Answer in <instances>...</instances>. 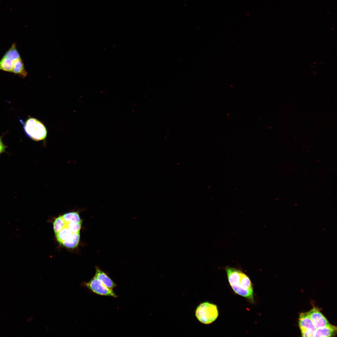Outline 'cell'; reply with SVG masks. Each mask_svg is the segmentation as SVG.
Wrapping results in <instances>:
<instances>
[{
    "instance_id": "6da1fadb",
    "label": "cell",
    "mask_w": 337,
    "mask_h": 337,
    "mask_svg": "<svg viewBox=\"0 0 337 337\" xmlns=\"http://www.w3.org/2000/svg\"><path fill=\"white\" fill-rule=\"evenodd\" d=\"M227 279L233 291L254 303L253 289L249 277L242 271L234 267L226 268Z\"/></svg>"
},
{
    "instance_id": "7a4b0ae2",
    "label": "cell",
    "mask_w": 337,
    "mask_h": 337,
    "mask_svg": "<svg viewBox=\"0 0 337 337\" xmlns=\"http://www.w3.org/2000/svg\"><path fill=\"white\" fill-rule=\"evenodd\" d=\"M24 129L27 136L35 141L45 140L47 134V129L43 122L32 117H29L25 121Z\"/></svg>"
},
{
    "instance_id": "3957f363",
    "label": "cell",
    "mask_w": 337,
    "mask_h": 337,
    "mask_svg": "<svg viewBox=\"0 0 337 337\" xmlns=\"http://www.w3.org/2000/svg\"><path fill=\"white\" fill-rule=\"evenodd\" d=\"M219 312L217 305L208 302L200 304L197 308L195 316L201 323L208 325L214 321L217 318Z\"/></svg>"
},
{
    "instance_id": "277c9868",
    "label": "cell",
    "mask_w": 337,
    "mask_h": 337,
    "mask_svg": "<svg viewBox=\"0 0 337 337\" xmlns=\"http://www.w3.org/2000/svg\"><path fill=\"white\" fill-rule=\"evenodd\" d=\"M21 58L14 43L0 61V70L12 73L16 61Z\"/></svg>"
},
{
    "instance_id": "5b68a950",
    "label": "cell",
    "mask_w": 337,
    "mask_h": 337,
    "mask_svg": "<svg viewBox=\"0 0 337 337\" xmlns=\"http://www.w3.org/2000/svg\"><path fill=\"white\" fill-rule=\"evenodd\" d=\"M82 285L86 287L93 292L97 294L117 297V296L112 290L106 287L100 281L95 277L88 282H84Z\"/></svg>"
},
{
    "instance_id": "8992f818",
    "label": "cell",
    "mask_w": 337,
    "mask_h": 337,
    "mask_svg": "<svg viewBox=\"0 0 337 337\" xmlns=\"http://www.w3.org/2000/svg\"><path fill=\"white\" fill-rule=\"evenodd\" d=\"M315 329L330 325L326 318L317 309L314 307L308 312Z\"/></svg>"
},
{
    "instance_id": "52a82bcc",
    "label": "cell",
    "mask_w": 337,
    "mask_h": 337,
    "mask_svg": "<svg viewBox=\"0 0 337 337\" xmlns=\"http://www.w3.org/2000/svg\"><path fill=\"white\" fill-rule=\"evenodd\" d=\"M299 325L301 332L305 331L314 332L316 329L308 312L301 313L299 315Z\"/></svg>"
},
{
    "instance_id": "ba28073f",
    "label": "cell",
    "mask_w": 337,
    "mask_h": 337,
    "mask_svg": "<svg viewBox=\"0 0 337 337\" xmlns=\"http://www.w3.org/2000/svg\"><path fill=\"white\" fill-rule=\"evenodd\" d=\"M96 272L94 277L100 281L106 287L113 290L116 286L115 284L105 272L98 266H96Z\"/></svg>"
},
{
    "instance_id": "9c48e42d",
    "label": "cell",
    "mask_w": 337,
    "mask_h": 337,
    "mask_svg": "<svg viewBox=\"0 0 337 337\" xmlns=\"http://www.w3.org/2000/svg\"><path fill=\"white\" fill-rule=\"evenodd\" d=\"M336 330V327L330 325L321 328L316 329L314 332V337H331L335 334Z\"/></svg>"
},
{
    "instance_id": "30bf717a",
    "label": "cell",
    "mask_w": 337,
    "mask_h": 337,
    "mask_svg": "<svg viewBox=\"0 0 337 337\" xmlns=\"http://www.w3.org/2000/svg\"><path fill=\"white\" fill-rule=\"evenodd\" d=\"M80 232L73 233L70 237L67 240L64 241L61 244L68 248H74L77 246L80 241Z\"/></svg>"
},
{
    "instance_id": "8fae6325",
    "label": "cell",
    "mask_w": 337,
    "mask_h": 337,
    "mask_svg": "<svg viewBox=\"0 0 337 337\" xmlns=\"http://www.w3.org/2000/svg\"><path fill=\"white\" fill-rule=\"evenodd\" d=\"M73 233L66 226L55 235L57 241L61 244L65 240L70 237Z\"/></svg>"
},
{
    "instance_id": "7c38bea8",
    "label": "cell",
    "mask_w": 337,
    "mask_h": 337,
    "mask_svg": "<svg viewBox=\"0 0 337 337\" xmlns=\"http://www.w3.org/2000/svg\"><path fill=\"white\" fill-rule=\"evenodd\" d=\"M64 221L67 223L81 222L82 220L77 212H72L66 213L61 216Z\"/></svg>"
},
{
    "instance_id": "4fadbf2b",
    "label": "cell",
    "mask_w": 337,
    "mask_h": 337,
    "mask_svg": "<svg viewBox=\"0 0 337 337\" xmlns=\"http://www.w3.org/2000/svg\"><path fill=\"white\" fill-rule=\"evenodd\" d=\"M66 226V222L61 216L56 217L53 223V228L55 234H57Z\"/></svg>"
},
{
    "instance_id": "5bb4252c",
    "label": "cell",
    "mask_w": 337,
    "mask_h": 337,
    "mask_svg": "<svg viewBox=\"0 0 337 337\" xmlns=\"http://www.w3.org/2000/svg\"><path fill=\"white\" fill-rule=\"evenodd\" d=\"M66 222V226L73 233L79 232L81 227V222Z\"/></svg>"
},
{
    "instance_id": "9a60e30c",
    "label": "cell",
    "mask_w": 337,
    "mask_h": 337,
    "mask_svg": "<svg viewBox=\"0 0 337 337\" xmlns=\"http://www.w3.org/2000/svg\"><path fill=\"white\" fill-rule=\"evenodd\" d=\"M5 146L2 142L1 137H0V154L4 151Z\"/></svg>"
}]
</instances>
